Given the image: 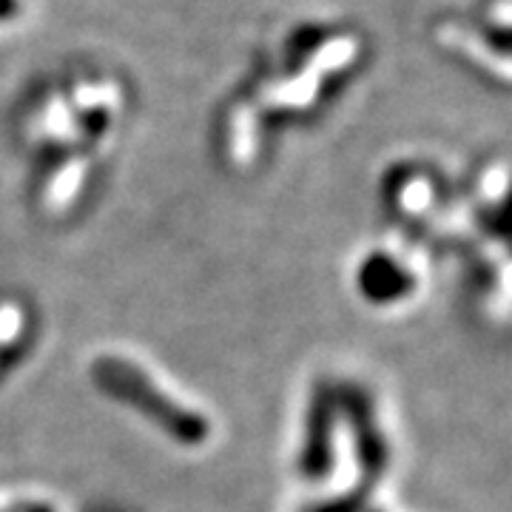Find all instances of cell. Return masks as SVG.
<instances>
[{
	"label": "cell",
	"instance_id": "obj_1",
	"mask_svg": "<svg viewBox=\"0 0 512 512\" xmlns=\"http://www.w3.org/2000/svg\"><path fill=\"white\" fill-rule=\"evenodd\" d=\"M370 60V37L353 20L305 18L259 49L228 92L274 143L279 131L322 120Z\"/></svg>",
	"mask_w": 512,
	"mask_h": 512
},
{
	"label": "cell",
	"instance_id": "obj_2",
	"mask_svg": "<svg viewBox=\"0 0 512 512\" xmlns=\"http://www.w3.org/2000/svg\"><path fill=\"white\" fill-rule=\"evenodd\" d=\"M128 114L126 74L94 60H74L37 77L20 97L15 140L29 168L60 160L109 165L126 137Z\"/></svg>",
	"mask_w": 512,
	"mask_h": 512
},
{
	"label": "cell",
	"instance_id": "obj_3",
	"mask_svg": "<svg viewBox=\"0 0 512 512\" xmlns=\"http://www.w3.org/2000/svg\"><path fill=\"white\" fill-rule=\"evenodd\" d=\"M89 382L106 402L123 407L168 444L197 453L214 441V419L157 370L123 350H100L89 362Z\"/></svg>",
	"mask_w": 512,
	"mask_h": 512
},
{
	"label": "cell",
	"instance_id": "obj_4",
	"mask_svg": "<svg viewBox=\"0 0 512 512\" xmlns=\"http://www.w3.org/2000/svg\"><path fill=\"white\" fill-rule=\"evenodd\" d=\"M379 202L393 231L424 248L453 245L456 194L447 177L427 160H396L379 177Z\"/></svg>",
	"mask_w": 512,
	"mask_h": 512
},
{
	"label": "cell",
	"instance_id": "obj_5",
	"mask_svg": "<svg viewBox=\"0 0 512 512\" xmlns=\"http://www.w3.org/2000/svg\"><path fill=\"white\" fill-rule=\"evenodd\" d=\"M430 37L444 55L507 89L512 80V0H476L433 18Z\"/></svg>",
	"mask_w": 512,
	"mask_h": 512
},
{
	"label": "cell",
	"instance_id": "obj_6",
	"mask_svg": "<svg viewBox=\"0 0 512 512\" xmlns=\"http://www.w3.org/2000/svg\"><path fill=\"white\" fill-rule=\"evenodd\" d=\"M293 470H296V478L316 493L342 487L345 433H342L336 379L316 382L305 399L296 444H293Z\"/></svg>",
	"mask_w": 512,
	"mask_h": 512
},
{
	"label": "cell",
	"instance_id": "obj_7",
	"mask_svg": "<svg viewBox=\"0 0 512 512\" xmlns=\"http://www.w3.org/2000/svg\"><path fill=\"white\" fill-rule=\"evenodd\" d=\"M427 271L430 248L396 234L370 245L353 262V293L373 311H402L424 293Z\"/></svg>",
	"mask_w": 512,
	"mask_h": 512
},
{
	"label": "cell",
	"instance_id": "obj_8",
	"mask_svg": "<svg viewBox=\"0 0 512 512\" xmlns=\"http://www.w3.org/2000/svg\"><path fill=\"white\" fill-rule=\"evenodd\" d=\"M342 433H345V478L342 487L373 493L393 467V441L384 427L376 396L359 382H336Z\"/></svg>",
	"mask_w": 512,
	"mask_h": 512
},
{
	"label": "cell",
	"instance_id": "obj_9",
	"mask_svg": "<svg viewBox=\"0 0 512 512\" xmlns=\"http://www.w3.org/2000/svg\"><path fill=\"white\" fill-rule=\"evenodd\" d=\"M37 308L23 293H0V384H6L35 350Z\"/></svg>",
	"mask_w": 512,
	"mask_h": 512
},
{
	"label": "cell",
	"instance_id": "obj_10",
	"mask_svg": "<svg viewBox=\"0 0 512 512\" xmlns=\"http://www.w3.org/2000/svg\"><path fill=\"white\" fill-rule=\"evenodd\" d=\"M376 507L373 493H365L359 487H333L319 493L311 504H305L302 512H370Z\"/></svg>",
	"mask_w": 512,
	"mask_h": 512
},
{
	"label": "cell",
	"instance_id": "obj_11",
	"mask_svg": "<svg viewBox=\"0 0 512 512\" xmlns=\"http://www.w3.org/2000/svg\"><path fill=\"white\" fill-rule=\"evenodd\" d=\"M0 512H60L40 495H15V498H0Z\"/></svg>",
	"mask_w": 512,
	"mask_h": 512
},
{
	"label": "cell",
	"instance_id": "obj_12",
	"mask_svg": "<svg viewBox=\"0 0 512 512\" xmlns=\"http://www.w3.org/2000/svg\"><path fill=\"white\" fill-rule=\"evenodd\" d=\"M26 0H0V26H12L23 15Z\"/></svg>",
	"mask_w": 512,
	"mask_h": 512
},
{
	"label": "cell",
	"instance_id": "obj_13",
	"mask_svg": "<svg viewBox=\"0 0 512 512\" xmlns=\"http://www.w3.org/2000/svg\"><path fill=\"white\" fill-rule=\"evenodd\" d=\"M370 512H382V510H379V507H373V510H370Z\"/></svg>",
	"mask_w": 512,
	"mask_h": 512
}]
</instances>
